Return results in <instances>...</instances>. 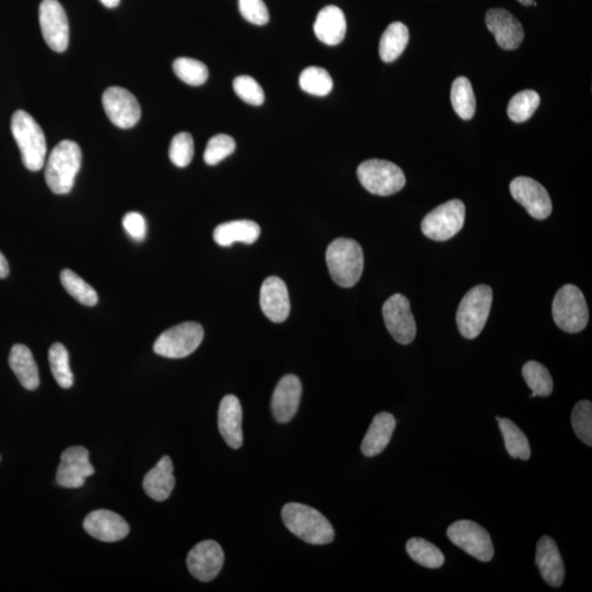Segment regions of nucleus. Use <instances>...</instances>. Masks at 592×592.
I'll list each match as a JSON object with an SVG mask.
<instances>
[{
  "instance_id": "nucleus-1",
  "label": "nucleus",
  "mask_w": 592,
  "mask_h": 592,
  "mask_svg": "<svg viewBox=\"0 0 592 592\" xmlns=\"http://www.w3.org/2000/svg\"><path fill=\"white\" fill-rule=\"evenodd\" d=\"M282 520L291 533L308 544L325 545L335 539V531L323 515L306 505L290 503L282 509Z\"/></svg>"
},
{
  "instance_id": "nucleus-2",
  "label": "nucleus",
  "mask_w": 592,
  "mask_h": 592,
  "mask_svg": "<svg viewBox=\"0 0 592 592\" xmlns=\"http://www.w3.org/2000/svg\"><path fill=\"white\" fill-rule=\"evenodd\" d=\"M82 150L75 141L66 140L55 146L45 167V180L49 188L57 195L69 194L82 167Z\"/></svg>"
},
{
  "instance_id": "nucleus-3",
  "label": "nucleus",
  "mask_w": 592,
  "mask_h": 592,
  "mask_svg": "<svg viewBox=\"0 0 592 592\" xmlns=\"http://www.w3.org/2000/svg\"><path fill=\"white\" fill-rule=\"evenodd\" d=\"M326 262L332 279L338 286L352 287L360 280L363 272L362 247L351 239H337L327 248Z\"/></svg>"
},
{
  "instance_id": "nucleus-4",
  "label": "nucleus",
  "mask_w": 592,
  "mask_h": 592,
  "mask_svg": "<svg viewBox=\"0 0 592 592\" xmlns=\"http://www.w3.org/2000/svg\"><path fill=\"white\" fill-rule=\"evenodd\" d=\"M12 132L25 168L41 170L48 153L47 140L41 126L28 113L18 110L13 115Z\"/></svg>"
},
{
  "instance_id": "nucleus-5",
  "label": "nucleus",
  "mask_w": 592,
  "mask_h": 592,
  "mask_svg": "<svg viewBox=\"0 0 592 592\" xmlns=\"http://www.w3.org/2000/svg\"><path fill=\"white\" fill-rule=\"evenodd\" d=\"M492 303V287L480 285L470 288L460 301L457 312L460 335L467 339L479 336L487 323Z\"/></svg>"
},
{
  "instance_id": "nucleus-6",
  "label": "nucleus",
  "mask_w": 592,
  "mask_h": 592,
  "mask_svg": "<svg viewBox=\"0 0 592 592\" xmlns=\"http://www.w3.org/2000/svg\"><path fill=\"white\" fill-rule=\"evenodd\" d=\"M551 313L556 325L569 333L584 331L589 321V310L584 293L573 285L561 287L556 293Z\"/></svg>"
},
{
  "instance_id": "nucleus-7",
  "label": "nucleus",
  "mask_w": 592,
  "mask_h": 592,
  "mask_svg": "<svg viewBox=\"0 0 592 592\" xmlns=\"http://www.w3.org/2000/svg\"><path fill=\"white\" fill-rule=\"evenodd\" d=\"M358 178L373 195L387 196L397 194L406 185V177L397 165L382 159L363 161L358 167Z\"/></svg>"
},
{
  "instance_id": "nucleus-8",
  "label": "nucleus",
  "mask_w": 592,
  "mask_h": 592,
  "mask_svg": "<svg viewBox=\"0 0 592 592\" xmlns=\"http://www.w3.org/2000/svg\"><path fill=\"white\" fill-rule=\"evenodd\" d=\"M204 337V327L200 323H182L164 332L156 339L154 351L165 358H186L199 348Z\"/></svg>"
},
{
  "instance_id": "nucleus-9",
  "label": "nucleus",
  "mask_w": 592,
  "mask_h": 592,
  "mask_svg": "<svg viewBox=\"0 0 592 592\" xmlns=\"http://www.w3.org/2000/svg\"><path fill=\"white\" fill-rule=\"evenodd\" d=\"M465 214L467 211L462 201L454 199L445 202L430 212L423 220L424 235L436 241L452 239L463 229Z\"/></svg>"
},
{
  "instance_id": "nucleus-10",
  "label": "nucleus",
  "mask_w": 592,
  "mask_h": 592,
  "mask_svg": "<svg viewBox=\"0 0 592 592\" xmlns=\"http://www.w3.org/2000/svg\"><path fill=\"white\" fill-rule=\"evenodd\" d=\"M448 538L473 558L487 563L494 558L492 538L483 526L469 520H460L449 526Z\"/></svg>"
},
{
  "instance_id": "nucleus-11",
  "label": "nucleus",
  "mask_w": 592,
  "mask_h": 592,
  "mask_svg": "<svg viewBox=\"0 0 592 592\" xmlns=\"http://www.w3.org/2000/svg\"><path fill=\"white\" fill-rule=\"evenodd\" d=\"M383 318L389 333L402 345H409L416 338V322L406 296L394 295L389 297L383 305Z\"/></svg>"
},
{
  "instance_id": "nucleus-12",
  "label": "nucleus",
  "mask_w": 592,
  "mask_h": 592,
  "mask_svg": "<svg viewBox=\"0 0 592 592\" xmlns=\"http://www.w3.org/2000/svg\"><path fill=\"white\" fill-rule=\"evenodd\" d=\"M40 27L45 42L55 52L68 48L69 24L62 5L58 0H43L39 8Z\"/></svg>"
},
{
  "instance_id": "nucleus-13",
  "label": "nucleus",
  "mask_w": 592,
  "mask_h": 592,
  "mask_svg": "<svg viewBox=\"0 0 592 592\" xmlns=\"http://www.w3.org/2000/svg\"><path fill=\"white\" fill-rule=\"evenodd\" d=\"M510 192L535 220L548 219L553 210L549 192L540 182L529 177H518L511 181Z\"/></svg>"
},
{
  "instance_id": "nucleus-14",
  "label": "nucleus",
  "mask_w": 592,
  "mask_h": 592,
  "mask_svg": "<svg viewBox=\"0 0 592 592\" xmlns=\"http://www.w3.org/2000/svg\"><path fill=\"white\" fill-rule=\"evenodd\" d=\"M103 105L109 120L120 129H131L139 123L141 105L133 95L123 87H110L103 95Z\"/></svg>"
},
{
  "instance_id": "nucleus-15",
  "label": "nucleus",
  "mask_w": 592,
  "mask_h": 592,
  "mask_svg": "<svg viewBox=\"0 0 592 592\" xmlns=\"http://www.w3.org/2000/svg\"><path fill=\"white\" fill-rule=\"evenodd\" d=\"M224 551L215 541H204L189 551L187 566L190 574L202 583L216 578L224 565Z\"/></svg>"
},
{
  "instance_id": "nucleus-16",
  "label": "nucleus",
  "mask_w": 592,
  "mask_h": 592,
  "mask_svg": "<svg viewBox=\"0 0 592 592\" xmlns=\"http://www.w3.org/2000/svg\"><path fill=\"white\" fill-rule=\"evenodd\" d=\"M94 473L95 469L90 463L88 450L84 447H70L66 449L60 457L57 480L62 487L79 488L84 486L86 478Z\"/></svg>"
},
{
  "instance_id": "nucleus-17",
  "label": "nucleus",
  "mask_w": 592,
  "mask_h": 592,
  "mask_svg": "<svg viewBox=\"0 0 592 592\" xmlns=\"http://www.w3.org/2000/svg\"><path fill=\"white\" fill-rule=\"evenodd\" d=\"M485 23L500 48L513 50H517L523 43L524 39L523 24L508 10L503 8L488 10Z\"/></svg>"
},
{
  "instance_id": "nucleus-18",
  "label": "nucleus",
  "mask_w": 592,
  "mask_h": 592,
  "mask_svg": "<svg viewBox=\"0 0 592 592\" xmlns=\"http://www.w3.org/2000/svg\"><path fill=\"white\" fill-rule=\"evenodd\" d=\"M84 529L93 538L107 543L118 542L130 533V525L121 515L105 509L90 513L84 521Z\"/></svg>"
},
{
  "instance_id": "nucleus-19",
  "label": "nucleus",
  "mask_w": 592,
  "mask_h": 592,
  "mask_svg": "<svg viewBox=\"0 0 592 592\" xmlns=\"http://www.w3.org/2000/svg\"><path fill=\"white\" fill-rule=\"evenodd\" d=\"M302 397V383L293 374L283 377L273 392L271 409L278 423L287 424L295 418Z\"/></svg>"
},
{
  "instance_id": "nucleus-20",
  "label": "nucleus",
  "mask_w": 592,
  "mask_h": 592,
  "mask_svg": "<svg viewBox=\"0 0 592 592\" xmlns=\"http://www.w3.org/2000/svg\"><path fill=\"white\" fill-rule=\"evenodd\" d=\"M260 306L263 314L273 323H283L290 315V296L285 281L269 277L260 288Z\"/></svg>"
},
{
  "instance_id": "nucleus-21",
  "label": "nucleus",
  "mask_w": 592,
  "mask_h": 592,
  "mask_svg": "<svg viewBox=\"0 0 592 592\" xmlns=\"http://www.w3.org/2000/svg\"><path fill=\"white\" fill-rule=\"evenodd\" d=\"M535 564L543 579L554 588L564 583L565 568L555 541L548 535L542 536L536 546Z\"/></svg>"
},
{
  "instance_id": "nucleus-22",
  "label": "nucleus",
  "mask_w": 592,
  "mask_h": 592,
  "mask_svg": "<svg viewBox=\"0 0 592 592\" xmlns=\"http://www.w3.org/2000/svg\"><path fill=\"white\" fill-rule=\"evenodd\" d=\"M219 429L224 442L232 449L241 448L244 443L242 434V408L235 395H226L222 399L219 409Z\"/></svg>"
},
{
  "instance_id": "nucleus-23",
  "label": "nucleus",
  "mask_w": 592,
  "mask_h": 592,
  "mask_svg": "<svg viewBox=\"0 0 592 592\" xmlns=\"http://www.w3.org/2000/svg\"><path fill=\"white\" fill-rule=\"evenodd\" d=\"M347 22L345 14L336 6H327L317 14L314 23V32L320 41L335 47L343 41L346 37Z\"/></svg>"
},
{
  "instance_id": "nucleus-24",
  "label": "nucleus",
  "mask_w": 592,
  "mask_h": 592,
  "mask_svg": "<svg viewBox=\"0 0 592 592\" xmlns=\"http://www.w3.org/2000/svg\"><path fill=\"white\" fill-rule=\"evenodd\" d=\"M175 484L173 460L165 455L155 465V468L145 475L143 488L151 499L156 502H164L173 493Z\"/></svg>"
},
{
  "instance_id": "nucleus-25",
  "label": "nucleus",
  "mask_w": 592,
  "mask_h": 592,
  "mask_svg": "<svg viewBox=\"0 0 592 592\" xmlns=\"http://www.w3.org/2000/svg\"><path fill=\"white\" fill-rule=\"evenodd\" d=\"M396 420L392 414L379 413L373 418L370 428L361 444V451L366 457H377L387 449L391 442Z\"/></svg>"
},
{
  "instance_id": "nucleus-26",
  "label": "nucleus",
  "mask_w": 592,
  "mask_h": 592,
  "mask_svg": "<svg viewBox=\"0 0 592 592\" xmlns=\"http://www.w3.org/2000/svg\"><path fill=\"white\" fill-rule=\"evenodd\" d=\"M260 226L254 221L240 220L223 223L214 230V241L217 245L230 247L235 242L250 245L260 239Z\"/></svg>"
},
{
  "instance_id": "nucleus-27",
  "label": "nucleus",
  "mask_w": 592,
  "mask_h": 592,
  "mask_svg": "<svg viewBox=\"0 0 592 592\" xmlns=\"http://www.w3.org/2000/svg\"><path fill=\"white\" fill-rule=\"evenodd\" d=\"M9 366L16 374L19 382L28 391H34L40 386L37 363L28 347L14 345L10 351Z\"/></svg>"
},
{
  "instance_id": "nucleus-28",
  "label": "nucleus",
  "mask_w": 592,
  "mask_h": 592,
  "mask_svg": "<svg viewBox=\"0 0 592 592\" xmlns=\"http://www.w3.org/2000/svg\"><path fill=\"white\" fill-rule=\"evenodd\" d=\"M409 41V32L402 23H393L384 32L379 41V57L383 62L392 63L403 54Z\"/></svg>"
},
{
  "instance_id": "nucleus-29",
  "label": "nucleus",
  "mask_w": 592,
  "mask_h": 592,
  "mask_svg": "<svg viewBox=\"0 0 592 592\" xmlns=\"http://www.w3.org/2000/svg\"><path fill=\"white\" fill-rule=\"evenodd\" d=\"M498 420L500 432L503 433L505 450L511 458L528 460L531 449L528 438L517 424L507 418L496 417Z\"/></svg>"
},
{
  "instance_id": "nucleus-30",
  "label": "nucleus",
  "mask_w": 592,
  "mask_h": 592,
  "mask_svg": "<svg viewBox=\"0 0 592 592\" xmlns=\"http://www.w3.org/2000/svg\"><path fill=\"white\" fill-rule=\"evenodd\" d=\"M451 103L455 114L460 119L470 120L477 111V98H475L472 84L467 77H459L454 80L451 89Z\"/></svg>"
},
{
  "instance_id": "nucleus-31",
  "label": "nucleus",
  "mask_w": 592,
  "mask_h": 592,
  "mask_svg": "<svg viewBox=\"0 0 592 592\" xmlns=\"http://www.w3.org/2000/svg\"><path fill=\"white\" fill-rule=\"evenodd\" d=\"M523 376L525 383L533 391V394L530 395L531 398L548 397L553 392V378L543 364L536 361L526 362L523 369Z\"/></svg>"
},
{
  "instance_id": "nucleus-32",
  "label": "nucleus",
  "mask_w": 592,
  "mask_h": 592,
  "mask_svg": "<svg viewBox=\"0 0 592 592\" xmlns=\"http://www.w3.org/2000/svg\"><path fill=\"white\" fill-rule=\"evenodd\" d=\"M406 551L413 560L424 568L436 569L444 564V555L436 545L422 538H413L406 544Z\"/></svg>"
},
{
  "instance_id": "nucleus-33",
  "label": "nucleus",
  "mask_w": 592,
  "mask_h": 592,
  "mask_svg": "<svg viewBox=\"0 0 592 592\" xmlns=\"http://www.w3.org/2000/svg\"><path fill=\"white\" fill-rule=\"evenodd\" d=\"M60 282L66 291L77 300L80 305L86 306H95L98 303V295L95 288L88 285L82 278L69 269H65L60 273Z\"/></svg>"
},
{
  "instance_id": "nucleus-34",
  "label": "nucleus",
  "mask_w": 592,
  "mask_h": 592,
  "mask_svg": "<svg viewBox=\"0 0 592 592\" xmlns=\"http://www.w3.org/2000/svg\"><path fill=\"white\" fill-rule=\"evenodd\" d=\"M49 361L55 381L63 388L73 387L74 376L69 367L68 349L57 342L50 348Z\"/></svg>"
},
{
  "instance_id": "nucleus-35",
  "label": "nucleus",
  "mask_w": 592,
  "mask_h": 592,
  "mask_svg": "<svg viewBox=\"0 0 592 592\" xmlns=\"http://www.w3.org/2000/svg\"><path fill=\"white\" fill-rule=\"evenodd\" d=\"M540 96L534 90L520 91L509 101L508 116L515 123H523L528 121L539 108Z\"/></svg>"
},
{
  "instance_id": "nucleus-36",
  "label": "nucleus",
  "mask_w": 592,
  "mask_h": 592,
  "mask_svg": "<svg viewBox=\"0 0 592 592\" xmlns=\"http://www.w3.org/2000/svg\"><path fill=\"white\" fill-rule=\"evenodd\" d=\"M300 86L305 93L323 97L332 90L333 82L326 69L318 68V66H310L303 70L300 76Z\"/></svg>"
},
{
  "instance_id": "nucleus-37",
  "label": "nucleus",
  "mask_w": 592,
  "mask_h": 592,
  "mask_svg": "<svg viewBox=\"0 0 592 592\" xmlns=\"http://www.w3.org/2000/svg\"><path fill=\"white\" fill-rule=\"evenodd\" d=\"M174 72L186 84L204 85L209 78V69L205 63L190 58L177 59L173 65Z\"/></svg>"
},
{
  "instance_id": "nucleus-38",
  "label": "nucleus",
  "mask_w": 592,
  "mask_h": 592,
  "mask_svg": "<svg viewBox=\"0 0 592 592\" xmlns=\"http://www.w3.org/2000/svg\"><path fill=\"white\" fill-rule=\"evenodd\" d=\"M571 426L577 438L587 445H592V404L581 401L575 405L571 413Z\"/></svg>"
},
{
  "instance_id": "nucleus-39",
  "label": "nucleus",
  "mask_w": 592,
  "mask_h": 592,
  "mask_svg": "<svg viewBox=\"0 0 592 592\" xmlns=\"http://www.w3.org/2000/svg\"><path fill=\"white\" fill-rule=\"evenodd\" d=\"M195 155V143L191 134L181 132L174 136L169 149V159L180 168L190 165Z\"/></svg>"
},
{
  "instance_id": "nucleus-40",
  "label": "nucleus",
  "mask_w": 592,
  "mask_h": 592,
  "mask_svg": "<svg viewBox=\"0 0 592 592\" xmlns=\"http://www.w3.org/2000/svg\"><path fill=\"white\" fill-rule=\"evenodd\" d=\"M236 150L235 140L230 135L217 134L209 141L205 151V161L207 165L215 166L226 157L234 153Z\"/></svg>"
},
{
  "instance_id": "nucleus-41",
  "label": "nucleus",
  "mask_w": 592,
  "mask_h": 592,
  "mask_svg": "<svg viewBox=\"0 0 592 592\" xmlns=\"http://www.w3.org/2000/svg\"><path fill=\"white\" fill-rule=\"evenodd\" d=\"M235 93L245 103L251 105H261L265 101V93L255 78L248 75L236 77L232 84Z\"/></svg>"
},
{
  "instance_id": "nucleus-42",
  "label": "nucleus",
  "mask_w": 592,
  "mask_h": 592,
  "mask_svg": "<svg viewBox=\"0 0 592 592\" xmlns=\"http://www.w3.org/2000/svg\"><path fill=\"white\" fill-rule=\"evenodd\" d=\"M239 7L248 23L263 25L269 22V10L263 0H239Z\"/></svg>"
},
{
  "instance_id": "nucleus-43",
  "label": "nucleus",
  "mask_w": 592,
  "mask_h": 592,
  "mask_svg": "<svg viewBox=\"0 0 592 592\" xmlns=\"http://www.w3.org/2000/svg\"><path fill=\"white\" fill-rule=\"evenodd\" d=\"M123 224L124 230L136 241H143L148 232L144 216L138 212H130L123 217Z\"/></svg>"
},
{
  "instance_id": "nucleus-44",
  "label": "nucleus",
  "mask_w": 592,
  "mask_h": 592,
  "mask_svg": "<svg viewBox=\"0 0 592 592\" xmlns=\"http://www.w3.org/2000/svg\"><path fill=\"white\" fill-rule=\"evenodd\" d=\"M9 275V265L6 258L0 252V279H5Z\"/></svg>"
},
{
  "instance_id": "nucleus-45",
  "label": "nucleus",
  "mask_w": 592,
  "mask_h": 592,
  "mask_svg": "<svg viewBox=\"0 0 592 592\" xmlns=\"http://www.w3.org/2000/svg\"><path fill=\"white\" fill-rule=\"evenodd\" d=\"M100 2L107 8H115L119 6L121 0H100Z\"/></svg>"
},
{
  "instance_id": "nucleus-46",
  "label": "nucleus",
  "mask_w": 592,
  "mask_h": 592,
  "mask_svg": "<svg viewBox=\"0 0 592 592\" xmlns=\"http://www.w3.org/2000/svg\"><path fill=\"white\" fill-rule=\"evenodd\" d=\"M520 4H523L524 6H530V5H533L534 3V0H518Z\"/></svg>"
}]
</instances>
